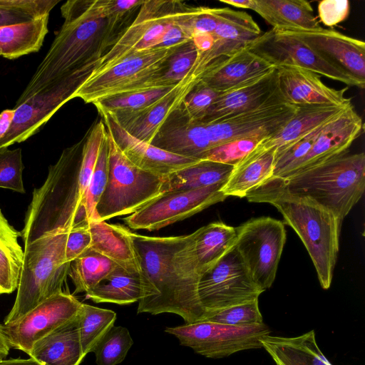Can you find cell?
<instances>
[{"instance_id":"17","label":"cell","mask_w":365,"mask_h":365,"mask_svg":"<svg viewBox=\"0 0 365 365\" xmlns=\"http://www.w3.org/2000/svg\"><path fill=\"white\" fill-rule=\"evenodd\" d=\"M296 110L297 106L288 103L277 89L269 100L255 109L204 124L210 148L256 134L272 135L294 115Z\"/></svg>"},{"instance_id":"53","label":"cell","mask_w":365,"mask_h":365,"mask_svg":"<svg viewBox=\"0 0 365 365\" xmlns=\"http://www.w3.org/2000/svg\"><path fill=\"white\" fill-rule=\"evenodd\" d=\"M192 41L197 54H202L211 49L214 44V36L210 33H195L192 36Z\"/></svg>"},{"instance_id":"48","label":"cell","mask_w":365,"mask_h":365,"mask_svg":"<svg viewBox=\"0 0 365 365\" xmlns=\"http://www.w3.org/2000/svg\"><path fill=\"white\" fill-rule=\"evenodd\" d=\"M23 170L21 148L0 149V187L24 193Z\"/></svg>"},{"instance_id":"4","label":"cell","mask_w":365,"mask_h":365,"mask_svg":"<svg viewBox=\"0 0 365 365\" xmlns=\"http://www.w3.org/2000/svg\"><path fill=\"white\" fill-rule=\"evenodd\" d=\"M257 188L308 198L344 220L364 192L365 155L345 154Z\"/></svg>"},{"instance_id":"42","label":"cell","mask_w":365,"mask_h":365,"mask_svg":"<svg viewBox=\"0 0 365 365\" xmlns=\"http://www.w3.org/2000/svg\"><path fill=\"white\" fill-rule=\"evenodd\" d=\"M133 344V340L127 328L113 326L93 351L97 365H117L121 363Z\"/></svg>"},{"instance_id":"55","label":"cell","mask_w":365,"mask_h":365,"mask_svg":"<svg viewBox=\"0 0 365 365\" xmlns=\"http://www.w3.org/2000/svg\"><path fill=\"white\" fill-rule=\"evenodd\" d=\"M0 365H41L34 359H11L0 361Z\"/></svg>"},{"instance_id":"38","label":"cell","mask_w":365,"mask_h":365,"mask_svg":"<svg viewBox=\"0 0 365 365\" xmlns=\"http://www.w3.org/2000/svg\"><path fill=\"white\" fill-rule=\"evenodd\" d=\"M117 266L108 257L88 250L70 263L68 275L74 284V293L87 292L104 280Z\"/></svg>"},{"instance_id":"20","label":"cell","mask_w":365,"mask_h":365,"mask_svg":"<svg viewBox=\"0 0 365 365\" xmlns=\"http://www.w3.org/2000/svg\"><path fill=\"white\" fill-rule=\"evenodd\" d=\"M200 79L199 76L190 71L168 94L151 105L133 111L106 113H108L130 135L150 143L164 120L181 106Z\"/></svg>"},{"instance_id":"15","label":"cell","mask_w":365,"mask_h":365,"mask_svg":"<svg viewBox=\"0 0 365 365\" xmlns=\"http://www.w3.org/2000/svg\"><path fill=\"white\" fill-rule=\"evenodd\" d=\"M274 68L291 66L363 89L360 83L339 70L299 38L273 29L260 34L246 47Z\"/></svg>"},{"instance_id":"23","label":"cell","mask_w":365,"mask_h":365,"mask_svg":"<svg viewBox=\"0 0 365 365\" xmlns=\"http://www.w3.org/2000/svg\"><path fill=\"white\" fill-rule=\"evenodd\" d=\"M150 144L171 153L196 160H201L210 149L205 125L191 118L182 104L164 120Z\"/></svg>"},{"instance_id":"22","label":"cell","mask_w":365,"mask_h":365,"mask_svg":"<svg viewBox=\"0 0 365 365\" xmlns=\"http://www.w3.org/2000/svg\"><path fill=\"white\" fill-rule=\"evenodd\" d=\"M100 115L123 153L135 165L145 171L168 177L200 160L178 155L138 140L127 133L108 113Z\"/></svg>"},{"instance_id":"35","label":"cell","mask_w":365,"mask_h":365,"mask_svg":"<svg viewBox=\"0 0 365 365\" xmlns=\"http://www.w3.org/2000/svg\"><path fill=\"white\" fill-rule=\"evenodd\" d=\"M48 17L0 27L1 56L16 59L39 51L48 31Z\"/></svg>"},{"instance_id":"43","label":"cell","mask_w":365,"mask_h":365,"mask_svg":"<svg viewBox=\"0 0 365 365\" xmlns=\"http://www.w3.org/2000/svg\"><path fill=\"white\" fill-rule=\"evenodd\" d=\"M173 88H158L120 94L98 101L93 104L98 113L140 110L158 101Z\"/></svg>"},{"instance_id":"45","label":"cell","mask_w":365,"mask_h":365,"mask_svg":"<svg viewBox=\"0 0 365 365\" xmlns=\"http://www.w3.org/2000/svg\"><path fill=\"white\" fill-rule=\"evenodd\" d=\"M108 177L107 132L99 149L96 163L83 199V208L88 223L95 220L96 207L105 189Z\"/></svg>"},{"instance_id":"21","label":"cell","mask_w":365,"mask_h":365,"mask_svg":"<svg viewBox=\"0 0 365 365\" xmlns=\"http://www.w3.org/2000/svg\"><path fill=\"white\" fill-rule=\"evenodd\" d=\"M363 130L362 119L351 103L325 124L307 154L287 177L346 154Z\"/></svg>"},{"instance_id":"49","label":"cell","mask_w":365,"mask_h":365,"mask_svg":"<svg viewBox=\"0 0 365 365\" xmlns=\"http://www.w3.org/2000/svg\"><path fill=\"white\" fill-rule=\"evenodd\" d=\"M220 93L199 81L185 97L182 106L191 118L200 121Z\"/></svg>"},{"instance_id":"14","label":"cell","mask_w":365,"mask_h":365,"mask_svg":"<svg viewBox=\"0 0 365 365\" xmlns=\"http://www.w3.org/2000/svg\"><path fill=\"white\" fill-rule=\"evenodd\" d=\"M225 182L194 190L164 192L125 217L124 222L134 230H158L225 200L227 197L222 187Z\"/></svg>"},{"instance_id":"10","label":"cell","mask_w":365,"mask_h":365,"mask_svg":"<svg viewBox=\"0 0 365 365\" xmlns=\"http://www.w3.org/2000/svg\"><path fill=\"white\" fill-rule=\"evenodd\" d=\"M235 246L255 283L264 292L274 281L286 241L284 222L270 217L236 227Z\"/></svg>"},{"instance_id":"34","label":"cell","mask_w":365,"mask_h":365,"mask_svg":"<svg viewBox=\"0 0 365 365\" xmlns=\"http://www.w3.org/2000/svg\"><path fill=\"white\" fill-rule=\"evenodd\" d=\"M194 234L193 250L200 276L234 247L237 237L236 227L222 222H211Z\"/></svg>"},{"instance_id":"2","label":"cell","mask_w":365,"mask_h":365,"mask_svg":"<svg viewBox=\"0 0 365 365\" xmlns=\"http://www.w3.org/2000/svg\"><path fill=\"white\" fill-rule=\"evenodd\" d=\"M150 295L138 301V313H172L186 323L202 321L197 285L200 274L193 250L194 232L187 235L150 237L131 232Z\"/></svg>"},{"instance_id":"12","label":"cell","mask_w":365,"mask_h":365,"mask_svg":"<svg viewBox=\"0 0 365 365\" xmlns=\"http://www.w3.org/2000/svg\"><path fill=\"white\" fill-rule=\"evenodd\" d=\"M180 344L207 358L220 359L242 350L262 348L261 339L269 335L264 323L235 327L207 320L167 327Z\"/></svg>"},{"instance_id":"44","label":"cell","mask_w":365,"mask_h":365,"mask_svg":"<svg viewBox=\"0 0 365 365\" xmlns=\"http://www.w3.org/2000/svg\"><path fill=\"white\" fill-rule=\"evenodd\" d=\"M270 135L256 134L232 140L208 150L201 160L236 165L262 140Z\"/></svg>"},{"instance_id":"32","label":"cell","mask_w":365,"mask_h":365,"mask_svg":"<svg viewBox=\"0 0 365 365\" xmlns=\"http://www.w3.org/2000/svg\"><path fill=\"white\" fill-rule=\"evenodd\" d=\"M150 293L149 282L143 273H129L118 265L104 280L86 292V297L96 303L125 305L145 299Z\"/></svg>"},{"instance_id":"16","label":"cell","mask_w":365,"mask_h":365,"mask_svg":"<svg viewBox=\"0 0 365 365\" xmlns=\"http://www.w3.org/2000/svg\"><path fill=\"white\" fill-rule=\"evenodd\" d=\"M81 304L73 294L61 292L17 320L2 325L10 348L28 354L38 340L76 318Z\"/></svg>"},{"instance_id":"8","label":"cell","mask_w":365,"mask_h":365,"mask_svg":"<svg viewBox=\"0 0 365 365\" xmlns=\"http://www.w3.org/2000/svg\"><path fill=\"white\" fill-rule=\"evenodd\" d=\"M181 46H158L130 56L101 73L88 76L73 95L86 103L163 86L160 78Z\"/></svg>"},{"instance_id":"26","label":"cell","mask_w":365,"mask_h":365,"mask_svg":"<svg viewBox=\"0 0 365 365\" xmlns=\"http://www.w3.org/2000/svg\"><path fill=\"white\" fill-rule=\"evenodd\" d=\"M88 228L92 239L91 250L108 257L129 273H142L128 229L101 220L91 221Z\"/></svg>"},{"instance_id":"13","label":"cell","mask_w":365,"mask_h":365,"mask_svg":"<svg viewBox=\"0 0 365 365\" xmlns=\"http://www.w3.org/2000/svg\"><path fill=\"white\" fill-rule=\"evenodd\" d=\"M90 63L48 89L37 93L14 108L9 130L0 140V149L25 141L37 132L73 95L95 66Z\"/></svg>"},{"instance_id":"57","label":"cell","mask_w":365,"mask_h":365,"mask_svg":"<svg viewBox=\"0 0 365 365\" xmlns=\"http://www.w3.org/2000/svg\"><path fill=\"white\" fill-rule=\"evenodd\" d=\"M7 355V354L0 351V361L4 359Z\"/></svg>"},{"instance_id":"6","label":"cell","mask_w":365,"mask_h":365,"mask_svg":"<svg viewBox=\"0 0 365 365\" xmlns=\"http://www.w3.org/2000/svg\"><path fill=\"white\" fill-rule=\"evenodd\" d=\"M68 230L48 232L24 245L17 294L4 324L13 322L63 291L70 263L65 249Z\"/></svg>"},{"instance_id":"19","label":"cell","mask_w":365,"mask_h":365,"mask_svg":"<svg viewBox=\"0 0 365 365\" xmlns=\"http://www.w3.org/2000/svg\"><path fill=\"white\" fill-rule=\"evenodd\" d=\"M281 32L299 38L327 61L364 86L365 43L363 41L325 29Z\"/></svg>"},{"instance_id":"40","label":"cell","mask_w":365,"mask_h":365,"mask_svg":"<svg viewBox=\"0 0 365 365\" xmlns=\"http://www.w3.org/2000/svg\"><path fill=\"white\" fill-rule=\"evenodd\" d=\"M60 0H0V27L49 15Z\"/></svg>"},{"instance_id":"29","label":"cell","mask_w":365,"mask_h":365,"mask_svg":"<svg viewBox=\"0 0 365 365\" xmlns=\"http://www.w3.org/2000/svg\"><path fill=\"white\" fill-rule=\"evenodd\" d=\"M28 354L41 365H80L85 356L80 341L78 316L38 340Z\"/></svg>"},{"instance_id":"25","label":"cell","mask_w":365,"mask_h":365,"mask_svg":"<svg viewBox=\"0 0 365 365\" xmlns=\"http://www.w3.org/2000/svg\"><path fill=\"white\" fill-rule=\"evenodd\" d=\"M277 89L274 68L256 78L221 92L200 122L206 124L255 109L269 100Z\"/></svg>"},{"instance_id":"33","label":"cell","mask_w":365,"mask_h":365,"mask_svg":"<svg viewBox=\"0 0 365 365\" xmlns=\"http://www.w3.org/2000/svg\"><path fill=\"white\" fill-rule=\"evenodd\" d=\"M276 150H253L234 168L222 187L227 197H245L252 190L269 179L274 165Z\"/></svg>"},{"instance_id":"11","label":"cell","mask_w":365,"mask_h":365,"mask_svg":"<svg viewBox=\"0 0 365 365\" xmlns=\"http://www.w3.org/2000/svg\"><path fill=\"white\" fill-rule=\"evenodd\" d=\"M263 292L235 245L200 275L197 285L199 299L206 313L258 299Z\"/></svg>"},{"instance_id":"52","label":"cell","mask_w":365,"mask_h":365,"mask_svg":"<svg viewBox=\"0 0 365 365\" xmlns=\"http://www.w3.org/2000/svg\"><path fill=\"white\" fill-rule=\"evenodd\" d=\"M185 6V5L184 4L173 22L168 26L163 36L160 46L170 47L182 46L188 41H192L191 37L178 23V17Z\"/></svg>"},{"instance_id":"39","label":"cell","mask_w":365,"mask_h":365,"mask_svg":"<svg viewBox=\"0 0 365 365\" xmlns=\"http://www.w3.org/2000/svg\"><path fill=\"white\" fill-rule=\"evenodd\" d=\"M116 313L82 303L78 314L80 341L83 354L93 352L101 339L114 326Z\"/></svg>"},{"instance_id":"46","label":"cell","mask_w":365,"mask_h":365,"mask_svg":"<svg viewBox=\"0 0 365 365\" xmlns=\"http://www.w3.org/2000/svg\"><path fill=\"white\" fill-rule=\"evenodd\" d=\"M203 320L235 327H249L263 323L258 299L208 312Z\"/></svg>"},{"instance_id":"28","label":"cell","mask_w":365,"mask_h":365,"mask_svg":"<svg viewBox=\"0 0 365 365\" xmlns=\"http://www.w3.org/2000/svg\"><path fill=\"white\" fill-rule=\"evenodd\" d=\"M349 106H297L294 115L277 132L260 142L255 150H278L284 148L317 128L328 123Z\"/></svg>"},{"instance_id":"36","label":"cell","mask_w":365,"mask_h":365,"mask_svg":"<svg viewBox=\"0 0 365 365\" xmlns=\"http://www.w3.org/2000/svg\"><path fill=\"white\" fill-rule=\"evenodd\" d=\"M19 237L20 232L9 224L0 208V294L17 289L24 257Z\"/></svg>"},{"instance_id":"7","label":"cell","mask_w":365,"mask_h":365,"mask_svg":"<svg viewBox=\"0 0 365 365\" xmlns=\"http://www.w3.org/2000/svg\"><path fill=\"white\" fill-rule=\"evenodd\" d=\"M108 177L94 220L130 215L168 191L167 177L145 171L130 162L106 129Z\"/></svg>"},{"instance_id":"50","label":"cell","mask_w":365,"mask_h":365,"mask_svg":"<svg viewBox=\"0 0 365 365\" xmlns=\"http://www.w3.org/2000/svg\"><path fill=\"white\" fill-rule=\"evenodd\" d=\"M320 21L327 26H334L345 21L349 14L348 0H323L317 6Z\"/></svg>"},{"instance_id":"9","label":"cell","mask_w":365,"mask_h":365,"mask_svg":"<svg viewBox=\"0 0 365 365\" xmlns=\"http://www.w3.org/2000/svg\"><path fill=\"white\" fill-rule=\"evenodd\" d=\"M183 5L179 1H144L134 21L123 29L89 76L101 73L135 53L160 46L165 30Z\"/></svg>"},{"instance_id":"47","label":"cell","mask_w":365,"mask_h":365,"mask_svg":"<svg viewBox=\"0 0 365 365\" xmlns=\"http://www.w3.org/2000/svg\"><path fill=\"white\" fill-rule=\"evenodd\" d=\"M197 57V51L192 41L182 45L170 57L166 71L160 81L165 87H175L190 72Z\"/></svg>"},{"instance_id":"27","label":"cell","mask_w":365,"mask_h":365,"mask_svg":"<svg viewBox=\"0 0 365 365\" xmlns=\"http://www.w3.org/2000/svg\"><path fill=\"white\" fill-rule=\"evenodd\" d=\"M274 68L245 48L208 69L200 81L223 92L267 73Z\"/></svg>"},{"instance_id":"5","label":"cell","mask_w":365,"mask_h":365,"mask_svg":"<svg viewBox=\"0 0 365 365\" xmlns=\"http://www.w3.org/2000/svg\"><path fill=\"white\" fill-rule=\"evenodd\" d=\"M245 197L250 202L269 203L281 212L284 222L304 245L322 287L329 289L339 252L343 220L308 198L277 190L256 188Z\"/></svg>"},{"instance_id":"18","label":"cell","mask_w":365,"mask_h":365,"mask_svg":"<svg viewBox=\"0 0 365 365\" xmlns=\"http://www.w3.org/2000/svg\"><path fill=\"white\" fill-rule=\"evenodd\" d=\"M215 11L217 24L212 33L214 44L209 51L197 54L191 68L200 78L207 69L246 48L261 34L259 26L247 13L227 7Z\"/></svg>"},{"instance_id":"41","label":"cell","mask_w":365,"mask_h":365,"mask_svg":"<svg viewBox=\"0 0 365 365\" xmlns=\"http://www.w3.org/2000/svg\"><path fill=\"white\" fill-rule=\"evenodd\" d=\"M144 1L139 0H68L70 6L88 19H124L130 11L140 8Z\"/></svg>"},{"instance_id":"3","label":"cell","mask_w":365,"mask_h":365,"mask_svg":"<svg viewBox=\"0 0 365 365\" xmlns=\"http://www.w3.org/2000/svg\"><path fill=\"white\" fill-rule=\"evenodd\" d=\"M64 19L50 48L17 100L18 106L44 91L81 67L98 62L113 45L124 19H88L66 1L61 7Z\"/></svg>"},{"instance_id":"1","label":"cell","mask_w":365,"mask_h":365,"mask_svg":"<svg viewBox=\"0 0 365 365\" xmlns=\"http://www.w3.org/2000/svg\"><path fill=\"white\" fill-rule=\"evenodd\" d=\"M106 134L102 120L49 166L44 182L34 190L26 212L20 232L24 245L56 230L88 227L83 199Z\"/></svg>"},{"instance_id":"51","label":"cell","mask_w":365,"mask_h":365,"mask_svg":"<svg viewBox=\"0 0 365 365\" xmlns=\"http://www.w3.org/2000/svg\"><path fill=\"white\" fill-rule=\"evenodd\" d=\"M91 242V235L88 227L69 230L65 249L66 261L71 262L83 255L90 249Z\"/></svg>"},{"instance_id":"37","label":"cell","mask_w":365,"mask_h":365,"mask_svg":"<svg viewBox=\"0 0 365 365\" xmlns=\"http://www.w3.org/2000/svg\"><path fill=\"white\" fill-rule=\"evenodd\" d=\"M233 168L234 165L200 160L168 175V191L194 190L226 182Z\"/></svg>"},{"instance_id":"58","label":"cell","mask_w":365,"mask_h":365,"mask_svg":"<svg viewBox=\"0 0 365 365\" xmlns=\"http://www.w3.org/2000/svg\"><path fill=\"white\" fill-rule=\"evenodd\" d=\"M0 56H1V50H0Z\"/></svg>"},{"instance_id":"24","label":"cell","mask_w":365,"mask_h":365,"mask_svg":"<svg viewBox=\"0 0 365 365\" xmlns=\"http://www.w3.org/2000/svg\"><path fill=\"white\" fill-rule=\"evenodd\" d=\"M275 68L278 90L292 105L348 106L351 103V98L345 95L347 88L329 87L322 82L319 75L312 71L291 66Z\"/></svg>"},{"instance_id":"56","label":"cell","mask_w":365,"mask_h":365,"mask_svg":"<svg viewBox=\"0 0 365 365\" xmlns=\"http://www.w3.org/2000/svg\"><path fill=\"white\" fill-rule=\"evenodd\" d=\"M222 3L237 8L251 9L252 0H221Z\"/></svg>"},{"instance_id":"54","label":"cell","mask_w":365,"mask_h":365,"mask_svg":"<svg viewBox=\"0 0 365 365\" xmlns=\"http://www.w3.org/2000/svg\"><path fill=\"white\" fill-rule=\"evenodd\" d=\"M14 108H9L4 110L0 113V140L9 130L14 116Z\"/></svg>"},{"instance_id":"30","label":"cell","mask_w":365,"mask_h":365,"mask_svg":"<svg viewBox=\"0 0 365 365\" xmlns=\"http://www.w3.org/2000/svg\"><path fill=\"white\" fill-rule=\"evenodd\" d=\"M251 10L279 31H319L310 3L305 0H252Z\"/></svg>"},{"instance_id":"31","label":"cell","mask_w":365,"mask_h":365,"mask_svg":"<svg viewBox=\"0 0 365 365\" xmlns=\"http://www.w3.org/2000/svg\"><path fill=\"white\" fill-rule=\"evenodd\" d=\"M261 342L276 365H332L319 349L314 330L292 337L268 335Z\"/></svg>"}]
</instances>
